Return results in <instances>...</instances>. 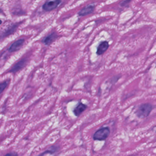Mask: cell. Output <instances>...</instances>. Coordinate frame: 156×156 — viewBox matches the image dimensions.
<instances>
[{
    "mask_svg": "<svg viewBox=\"0 0 156 156\" xmlns=\"http://www.w3.org/2000/svg\"><path fill=\"white\" fill-rule=\"evenodd\" d=\"M152 110V106L151 104L143 103L139 106L138 109L136 111V115L139 118L144 119L149 116Z\"/></svg>",
    "mask_w": 156,
    "mask_h": 156,
    "instance_id": "cell-1",
    "label": "cell"
},
{
    "mask_svg": "<svg viewBox=\"0 0 156 156\" xmlns=\"http://www.w3.org/2000/svg\"><path fill=\"white\" fill-rule=\"evenodd\" d=\"M7 84H8V82L5 81L4 82H2V83L1 84V86H0V92H1V93H2L3 92V91L5 89V88H6V87H7Z\"/></svg>",
    "mask_w": 156,
    "mask_h": 156,
    "instance_id": "cell-12",
    "label": "cell"
},
{
    "mask_svg": "<svg viewBox=\"0 0 156 156\" xmlns=\"http://www.w3.org/2000/svg\"><path fill=\"white\" fill-rule=\"evenodd\" d=\"M87 108V105L80 102L73 110V112L74 116L76 117L80 116V115L86 110Z\"/></svg>",
    "mask_w": 156,
    "mask_h": 156,
    "instance_id": "cell-4",
    "label": "cell"
},
{
    "mask_svg": "<svg viewBox=\"0 0 156 156\" xmlns=\"http://www.w3.org/2000/svg\"><path fill=\"white\" fill-rule=\"evenodd\" d=\"M110 133V128L104 127L98 129L93 135V139L95 141H105L108 137Z\"/></svg>",
    "mask_w": 156,
    "mask_h": 156,
    "instance_id": "cell-2",
    "label": "cell"
},
{
    "mask_svg": "<svg viewBox=\"0 0 156 156\" xmlns=\"http://www.w3.org/2000/svg\"><path fill=\"white\" fill-rule=\"evenodd\" d=\"M59 149H60V147H59V146L53 145L38 156H44L46 154H53L56 152H58Z\"/></svg>",
    "mask_w": 156,
    "mask_h": 156,
    "instance_id": "cell-9",
    "label": "cell"
},
{
    "mask_svg": "<svg viewBox=\"0 0 156 156\" xmlns=\"http://www.w3.org/2000/svg\"><path fill=\"white\" fill-rule=\"evenodd\" d=\"M26 64L25 59L21 60L19 62H17V64L14 65L13 67L11 69L10 72L12 73H15L17 72V71H20L21 69H22Z\"/></svg>",
    "mask_w": 156,
    "mask_h": 156,
    "instance_id": "cell-8",
    "label": "cell"
},
{
    "mask_svg": "<svg viewBox=\"0 0 156 156\" xmlns=\"http://www.w3.org/2000/svg\"><path fill=\"white\" fill-rule=\"evenodd\" d=\"M57 38V35L56 34L55 32H52L49 35L46 37L45 39L43 40V42L45 43V45L48 46V45H51L52 43Z\"/></svg>",
    "mask_w": 156,
    "mask_h": 156,
    "instance_id": "cell-10",
    "label": "cell"
},
{
    "mask_svg": "<svg viewBox=\"0 0 156 156\" xmlns=\"http://www.w3.org/2000/svg\"><path fill=\"white\" fill-rule=\"evenodd\" d=\"M94 9H95V5L94 4H89L81 10L78 12V15L80 16L87 15L92 13Z\"/></svg>",
    "mask_w": 156,
    "mask_h": 156,
    "instance_id": "cell-6",
    "label": "cell"
},
{
    "mask_svg": "<svg viewBox=\"0 0 156 156\" xmlns=\"http://www.w3.org/2000/svg\"><path fill=\"white\" fill-rule=\"evenodd\" d=\"M4 156H18V154L17 152H9L4 155Z\"/></svg>",
    "mask_w": 156,
    "mask_h": 156,
    "instance_id": "cell-13",
    "label": "cell"
},
{
    "mask_svg": "<svg viewBox=\"0 0 156 156\" xmlns=\"http://www.w3.org/2000/svg\"><path fill=\"white\" fill-rule=\"evenodd\" d=\"M25 41V40L23 39H20V40L16 41L12 44L9 47L8 51L10 52H16L18 51L23 46Z\"/></svg>",
    "mask_w": 156,
    "mask_h": 156,
    "instance_id": "cell-5",
    "label": "cell"
},
{
    "mask_svg": "<svg viewBox=\"0 0 156 156\" xmlns=\"http://www.w3.org/2000/svg\"><path fill=\"white\" fill-rule=\"evenodd\" d=\"M61 2V1H59V0L49 1H46L43 5L42 8L43 10L46 11H51L58 7Z\"/></svg>",
    "mask_w": 156,
    "mask_h": 156,
    "instance_id": "cell-3",
    "label": "cell"
},
{
    "mask_svg": "<svg viewBox=\"0 0 156 156\" xmlns=\"http://www.w3.org/2000/svg\"><path fill=\"white\" fill-rule=\"evenodd\" d=\"M108 47L109 44L106 41L101 43L98 47L97 54L98 56L103 55L108 49Z\"/></svg>",
    "mask_w": 156,
    "mask_h": 156,
    "instance_id": "cell-7",
    "label": "cell"
},
{
    "mask_svg": "<svg viewBox=\"0 0 156 156\" xmlns=\"http://www.w3.org/2000/svg\"><path fill=\"white\" fill-rule=\"evenodd\" d=\"M17 27H18V25H14L9 27L8 28L6 29V30L5 31L3 32L1 37H6L13 34L15 31L16 30Z\"/></svg>",
    "mask_w": 156,
    "mask_h": 156,
    "instance_id": "cell-11",
    "label": "cell"
}]
</instances>
